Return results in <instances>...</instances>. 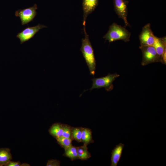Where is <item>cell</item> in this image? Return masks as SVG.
Listing matches in <instances>:
<instances>
[{
  "label": "cell",
  "mask_w": 166,
  "mask_h": 166,
  "mask_svg": "<svg viewBox=\"0 0 166 166\" xmlns=\"http://www.w3.org/2000/svg\"><path fill=\"white\" fill-rule=\"evenodd\" d=\"M92 141V132L88 128H82L81 141L87 145Z\"/></svg>",
  "instance_id": "cell-15"
},
{
  "label": "cell",
  "mask_w": 166,
  "mask_h": 166,
  "mask_svg": "<svg viewBox=\"0 0 166 166\" xmlns=\"http://www.w3.org/2000/svg\"><path fill=\"white\" fill-rule=\"evenodd\" d=\"M60 163L58 160H51L48 161L47 164V166H60Z\"/></svg>",
  "instance_id": "cell-20"
},
{
  "label": "cell",
  "mask_w": 166,
  "mask_h": 166,
  "mask_svg": "<svg viewBox=\"0 0 166 166\" xmlns=\"http://www.w3.org/2000/svg\"><path fill=\"white\" fill-rule=\"evenodd\" d=\"M65 155L72 160L79 159L77 150V147L72 145L65 149Z\"/></svg>",
  "instance_id": "cell-16"
},
{
  "label": "cell",
  "mask_w": 166,
  "mask_h": 166,
  "mask_svg": "<svg viewBox=\"0 0 166 166\" xmlns=\"http://www.w3.org/2000/svg\"><path fill=\"white\" fill-rule=\"evenodd\" d=\"M38 9L37 4L30 7L23 9H19L15 12V15L19 17L22 25L27 24L32 21L36 16Z\"/></svg>",
  "instance_id": "cell-5"
},
{
  "label": "cell",
  "mask_w": 166,
  "mask_h": 166,
  "mask_svg": "<svg viewBox=\"0 0 166 166\" xmlns=\"http://www.w3.org/2000/svg\"><path fill=\"white\" fill-rule=\"evenodd\" d=\"M142 53L141 64L145 65L148 64L158 62H162L161 57L157 53L152 46H140Z\"/></svg>",
  "instance_id": "cell-4"
},
{
  "label": "cell",
  "mask_w": 166,
  "mask_h": 166,
  "mask_svg": "<svg viewBox=\"0 0 166 166\" xmlns=\"http://www.w3.org/2000/svg\"><path fill=\"white\" fill-rule=\"evenodd\" d=\"M77 150L79 159L84 160L90 157V154L88 151L86 144H84L82 146L77 147Z\"/></svg>",
  "instance_id": "cell-14"
},
{
  "label": "cell",
  "mask_w": 166,
  "mask_h": 166,
  "mask_svg": "<svg viewBox=\"0 0 166 166\" xmlns=\"http://www.w3.org/2000/svg\"><path fill=\"white\" fill-rule=\"evenodd\" d=\"M85 38L82 39L80 50L88 67L90 74L94 76L96 68V61L94 51L89 36L84 29Z\"/></svg>",
  "instance_id": "cell-1"
},
{
  "label": "cell",
  "mask_w": 166,
  "mask_h": 166,
  "mask_svg": "<svg viewBox=\"0 0 166 166\" xmlns=\"http://www.w3.org/2000/svg\"><path fill=\"white\" fill-rule=\"evenodd\" d=\"M155 37L151 28L150 24H147L143 27L139 36L140 46H152Z\"/></svg>",
  "instance_id": "cell-6"
},
{
  "label": "cell",
  "mask_w": 166,
  "mask_h": 166,
  "mask_svg": "<svg viewBox=\"0 0 166 166\" xmlns=\"http://www.w3.org/2000/svg\"><path fill=\"white\" fill-rule=\"evenodd\" d=\"M152 46L154 48L157 53L161 58L162 61V55L164 51L166 50V37L159 38L156 36Z\"/></svg>",
  "instance_id": "cell-11"
},
{
  "label": "cell",
  "mask_w": 166,
  "mask_h": 166,
  "mask_svg": "<svg viewBox=\"0 0 166 166\" xmlns=\"http://www.w3.org/2000/svg\"><path fill=\"white\" fill-rule=\"evenodd\" d=\"M56 139L58 143L65 149L72 145V138H66L61 136Z\"/></svg>",
  "instance_id": "cell-17"
},
{
  "label": "cell",
  "mask_w": 166,
  "mask_h": 166,
  "mask_svg": "<svg viewBox=\"0 0 166 166\" xmlns=\"http://www.w3.org/2000/svg\"><path fill=\"white\" fill-rule=\"evenodd\" d=\"M99 0H82L84 26H85L87 16L95 10L98 4Z\"/></svg>",
  "instance_id": "cell-9"
},
{
  "label": "cell",
  "mask_w": 166,
  "mask_h": 166,
  "mask_svg": "<svg viewBox=\"0 0 166 166\" xmlns=\"http://www.w3.org/2000/svg\"><path fill=\"white\" fill-rule=\"evenodd\" d=\"M12 159V155L9 148H0V166H5Z\"/></svg>",
  "instance_id": "cell-12"
},
{
  "label": "cell",
  "mask_w": 166,
  "mask_h": 166,
  "mask_svg": "<svg viewBox=\"0 0 166 166\" xmlns=\"http://www.w3.org/2000/svg\"><path fill=\"white\" fill-rule=\"evenodd\" d=\"M49 133L56 138L62 136L63 132V125L60 123L53 124L49 130Z\"/></svg>",
  "instance_id": "cell-13"
},
{
  "label": "cell",
  "mask_w": 166,
  "mask_h": 166,
  "mask_svg": "<svg viewBox=\"0 0 166 166\" xmlns=\"http://www.w3.org/2000/svg\"><path fill=\"white\" fill-rule=\"evenodd\" d=\"M82 128H73L72 132V136L73 139L78 142L81 141V137Z\"/></svg>",
  "instance_id": "cell-18"
},
{
  "label": "cell",
  "mask_w": 166,
  "mask_h": 166,
  "mask_svg": "<svg viewBox=\"0 0 166 166\" xmlns=\"http://www.w3.org/2000/svg\"><path fill=\"white\" fill-rule=\"evenodd\" d=\"M72 129L73 128L69 125H63V132L62 136L66 138H72Z\"/></svg>",
  "instance_id": "cell-19"
},
{
  "label": "cell",
  "mask_w": 166,
  "mask_h": 166,
  "mask_svg": "<svg viewBox=\"0 0 166 166\" xmlns=\"http://www.w3.org/2000/svg\"><path fill=\"white\" fill-rule=\"evenodd\" d=\"M113 2L115 12L119 18L123 20L124 27L129 26L127 19L128 1L126 0H113Z\"/></svg>",
  "instance_id": "cell-7"
},
{
  "label": "cell",
  "mask_w": 166,
  "mask_h": 166,
  "mask_svg": "<svg viewBox=\"0 0 166 166\" xmlns=\"http://www.w3.org/2000/svg\"><path fill=\"white\" fill-rule=\"evenodd\" d=\"M131 33L124 27L117 24L113 23L109 27L107 33L104 36L103 38L109 42L118 40H121L125 42L130 40Z\"/></svg>",
  "instance_id": "cell-2"
},
{
  "label": "cell",
  "mask_w": 166,
  "mask_h": 166,
  "mask_svg": "<svg viewBox=\"0 0 166 166\" xmlns=\"http://www.w3.org/2000/svg\"><path fill=\"white\" fill-rule=\"evenodd\" d=\"M46 27L45 26L39 23L36 26L26 28L18 33L16 37L19 39L21 44H22L33 38L41 29Z\"/></svg>",
  "instance_id": "cell-8"
},
{
  "label": "cell",
  "mask_w": 166,
  "mask_h": 166,
  "mask_svg": "<svg viewBox=\"0 0 166 166\" xmlns=\"http://www.w3.org/2000/svg\"><path fill=\"white\" fill-rule=\"evenodd\" d=\"M5 166H22L19 161H10L6 164Z\"/></svg>",
  "instance_id": "cell-21"
},
{
  "label": "cell",
  "mask_w": 166,
  "mask_h": 166,
  "mask_svg": "<svg viewBox=\"0 0 166 166\" xmlns=\"http://www.w3.org/2000/svg\"><path fill=\"white\" fill-rule=\"evenodd\" d=\"M124 144L121 143L117 145L112 150L111 158V166H117L122 156Z\"/></svg>",
  "instance_id": "cell-10"
},
{
  "label": "cell",
  "mask_w": 166,
  "mask_h": 166,
  "mask_svg": "<svg viewBox=\"0 0 166 166\" xmlns=\"http://www.w3.org/2000/svg\"><path fill=\"white\" fill-rule=\"evenodd\" d=\"M120 75L117 73H109L107 76L100 78H94L92 79V85L89 89L91 90L94 89L104 88L106 90L110 91L113 88V82Z\"/></svg>",
  "instance_id": "cell-3"
}]
</instances>
